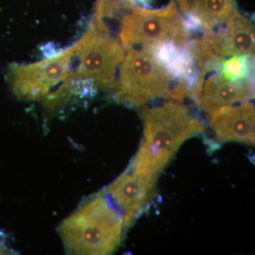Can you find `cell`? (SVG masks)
Instances as JSON below:
<instances>
[{"instance_id":"6da1fadb","label":"cell","mask_w":255,"mask_h":255,"mask_svg":"<svg viewBox=\"0 0 255 255\" xmlns=\"http://www.w3.org/2000/svg\"><path fill=\"white\" fill-rule=\"evenodd\" d=\"M140 115L144 138L129 168L141 175L157 177L183 142L204 131V126L189 109L174 101L143 107Z\"/></svg>"},{"instance_id":"7a4b0ae2","label":"cell","mask_w":255,"mask_h":255,"mask_svg":"<svg viewBox=\"0 0 255 255\" xmlns=\"http://www.w3.org/2000/svg\"><path fill=\"white\" fill-rule=\"evenodd\" d=\"M126 231L122 213L102 194L83 203L58 227L65 251L70 255L112 254Z\"/></svg>"},{"instance_id":"3957f363","label":"cell","mask_w":255,"mask_h":255,"mask_svg":"<svg viewBox=\"0 0 255 255\" xmlns=\"http://www.w3.org/2000/svg\"><path fill=\"white\" fill-rule=\"evenodd\" d=\"M126 50L110 29L97 27L92 21L85 34L75 43L78 65L70 75L82 85L97 90H114L117 72Z\"/></svg>"},{"instance_id":"277c9868","label":"cell","mask_w":255,"mask_h":255,"mask_svg":"<svg viewBox=\"0 0 255 255\" xmlns=\"http://www.w3.org/2000/svg\"><path fill=\"white\" fill-rule=\"evenodd\" d=\"M191 36L174 0L159 9L135 6L121 19L119 41L126 50L137 46L148 50L165 42L182 46Z\"/></svg>"},{"instance_id":"5b68a950","label":"cell","mask_w":255,"mask_h":255,"mask_svg":"<svg viewBox=\"0 0 255 255\" xmlns=\"http://www.w3.org/2000/svg\"><path fill=\"white\" fill-rule=\"evenodd\" d=\"M119 67L114 97L119 103L140 107L158 98H169L173 79L147 50H127Z\"/></svg>"},{"instance_id":"8992f818","label":"cell","mask_w":255,"mask_h":255,"mask_svg":"<svg viewBox=\"0 0 255 255\" xmlns=\"http://www.w3.org/2000/svg\"><path fill=\"white\" fill-rule=\"evenodd\" d=\"M75 52L74 44L36 63L11 64L7 72L11 92L19 100L45 98L53 88L68 78Z\"/></svg>"},{"instance_id":"52a82bcc","label":"cell","mask_w":255,"mask_h":255,"mask_svg":"<svg viewBox=\"0 0 255 255\" xmlns=\"http://www.w3.org/2000/svg\"><path fill=\"white\" fill-rule=\"evenodd\" d=\"M157 177L144 176L127 169L100 194L107 196L124 216L126 230L153 200Z\"/></svg>"},{"instance_id":"ba28073f","label":"cell","mask_w":255,"mask_h":255,"mask_svg":"<svg viewBox=\"0 0 255 255\" xmlns=\"http://www.w3.org/2000/svg\"><path fill=\"white\" fill-rule=\"evenodd\" d=\"M211 127L221 142L236 141L255 145V110L251 102L221 107L211 114Z\"/></svg>"},{"instance_id":"9c48e42d","label":"cell","mask_w":255,"mask_h":255,"mask_svg":"<svg viewBox=\"0 0 255 255\" xmlns=\"http://www.w3.org/2000/svg\"><path fill=\"white\" fill-rule=\"evenodd\" d=\"M218 31L208 32L216 51L223 58L232 55L255 57V26L236 6Z\"/></svg>"},{"instance_id":"30bf717a","label":"cell","mask_w":255,"mask_h":255,"mask_svg":"<svg viewBox=\"0 0 255 255\" xmlns=\"http://www.w3.org/2000/svg\"><path fill=\"white\" fill-rule=\"evenodd\" d=\"M254 97L253 79L231 81L218 70L204 82L200 105L203 110L211 115L221 107L247 102Z\"/></svg>"},{"instance_id":"8fae6325","label":"cell","mask_w":255,"mask_h":255,"mask_svg":"<svg viewBox=\"0 0 255 255\" xmlns=\"http://www.w3.org/2000/svg\"><path fill=\"white\" fill-rule=\"evenodd\" d=\"M183 16L194 18L204 32L222 26L236 9L235 0H174ZM203 32V33H204Z\"/></svg>"},{"instance_id":"7c38bea8","label":"cell","mask_w":255,"mask_h":255,"mask_svg":"<svg viewBox=\"0 0 255 255\" xmlns=\"http://www.w3.org/2000/svg\"><path fill=\"white\" fill-rule=\"evenodd\" d=\"M137 6L135 0H97L93 21L100 28H109L107 20L123 17Z\"/></svg>"},{"instance_id":"4fadbf2b","label":"cell","mask_w":255,"mask_h":255,"mask_svg":"<svg viewBox=\"0 0 255 255\" xmlns=\"http://www.w3.org/2000/svg\"><path fill=\"white\" fill-rule=\"evenodd\" d=\"M254 58L247 55H232L225 58L219 70L225 78L231 81H246L254 78Z\"/></svg>"},{"instance_id":"5bb4252c","label":"cell","mask_w":255,"mask_h":255,"mask_svg":"<svg viewBox=\"0 0 255 255\" xmlns=\"http://www.w3.org/2000/svg\"><path fill=\"white\" fill-rule=\"evenodd\" d=\"M4 235L0 232V255H11L12 251L6 246Z\"/></svg>"}]
</instances>
